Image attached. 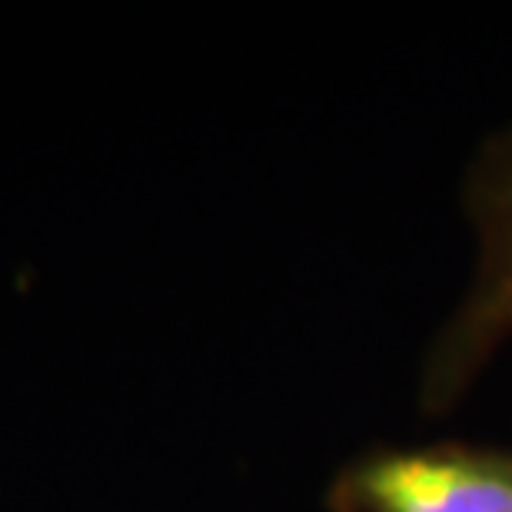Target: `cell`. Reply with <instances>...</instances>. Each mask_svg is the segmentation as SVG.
<instances>
[{
	"label": "cell",
	"instance_id": "cell-1",
	"mask_svg": "<svg viewBox=\"0 0 512 512\" xmlns=\"http://www.w3.org/2000/svg\"><path fill=\"white\" fill-rule=\"evenodd\" d=\"M463 207L476 237V263L426 353L419 376L426 413L459 403L499 346L512 340V127L489 137L469 163Z\"/></svg>",
	"mask_w": 512,
	"mask_h": 512
},
{
	"label": "cell",
	"instance_id": "cell-2",
	"mask_svg": "<svg viewBox=\"0 0 512 512\" xmlns=\"http://www.w3.org/2000/svg\"><path fill=\"white\" fill-rule=\"evenodd\" d=\"M333 512H512V453L473 446L376 449L330 486Z\"/></svg>",
	"mask_w": 512,
	"mask_h": 512
}]
</instances>
